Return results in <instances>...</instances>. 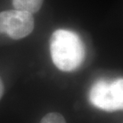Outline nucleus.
<instances>
[{
  "instance_id": "1",
  "label": "nucleus",
  "mask_w": 123,
  "mask_h": 123,
  "mask_svg": "<svg viewBox=\"0 0 123 123\" xmlns=\"http://www.w3.org/2000/svg\"><path fill=\"white\" fill-rule=\"evenodd\" d=\"M50 52L55 66L65 72L77 70L85 58V46L80 37L64 29L56 30L51 34Z\"/></svg>"
},
{
  "instance_id": "2",
  "label": "nucleus",
  "mask_w": 123,
  "mask_h": 123,
  "mask_svg": "<svg viewBox=\"0 0 123 123\" xmlns=\"http://www.w3.org/2000/svg\"><path fill=\"white\" fill-rule=\"evenodd\" d=\"M90 103L104 111L113 112L123 108V80H99L90 88L89 92Z\"/></svg>"
},
{
  "instance_id": "3",
  "label": "nucleus",
  "mask_w": 123,
  "mask_h": 123,
  "mask_svg": "<svg viewBox=\"0 0 123 123\" xmlns=\"http://www.w3.org/2000/svg\"><path fill=\"white\" fill-rule=\"evenodd\" d=\"M34 28L33 14L27 11L14 9L0 12V34H6L18 40L28 36Z\"/></svg>"
},
{
  "instance_id": "4",
  "label": "nucleus",
  "mask_w": 123,
  "mask_h": 123,
  "mask_svg": "<svg viewBox=\"0 0 123 123\" xmlns=\"http://www.w3.org/2000/svg\"><path fill=\"white\" fill-rule=\"evenodd\" d=\"M43 0H12V4L15 10L27 11L33 14L41 9Z\"/></svg>"
},
{
  "instance_id": "5",
  "label": "nucleus",
  "mask_w": 123,
  "mask_h": 123,
  "mask_svg": "<svg viewBox=\"0 0 123 123\" xmlns=\"http://www.w3.org/2000/svg\"><path fill=\"white\" fill-rule=\"evenodd\" d=\"M40 123H66L65 118L58 113H50L42 118Z\"/></svg>"
},
{
  "instance_id": "6",
  "label": "nucleus",
  "mask_w": 123,
  "mask_h": 123,
  "mask_svg": "<svg viewBox=\"0 0 123 123\" xmlns=\"http://www.w3.org/2000/svg\"><path fill=\"white\" fill-rule=\"evenodd\" d=\"M3 93H4V85L1 79V78H0V99L2 98Z\"/></svg>"
}]
</instances>
